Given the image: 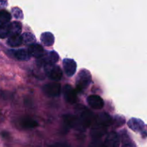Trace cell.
<instances>
[{
    "label": "cell",
    "instance_id": "cell-19",
    "mask_svg": "<svg viewBox=\"0 0 147 147\" xmlns=\"http://www.w3.org/2000/svg\"><path fill=\"white\" fill-rule=\"evenodd\" d=\"M144 123L141 120L136 119H132L129 121V126L134 131H139L144 127Z\"/></svg>",
    "mask_w": 147,
    "mask_h": 147
},
{
    "label": "cell",
    "instance_id": "cell-6",
    "mask_svg": "<svg viewBox=\"0 0 147 147\" xmlns=\"http://www.w3.org/2000/svg\"><path fill=\"white\" fill-rule=\"evenodd\" d=\"M59 60V55L56 52L51 51L45 53L40 58H39V64L41 65L55 64Z\"/></svg>",
    "mask_w": 147,
    "mask_h": 147
},
{
    "label": "cell",
    "instance_id": "cell-14",
    "mask_svg": "<svg viewBox=\"0 0 147 147\" xmlns=\"http://www.w3.org/2000/svg\"><path fill=\"white\" fill-rule=\"evenodd\" d=\"M106 134V127L98 126V125H93V128L90 131V135L95 140H99Z\"/></svg>",
    "mask_w": 147,
    "mask_h": 147
},
{
    "label": "cell",
    "instance_id": "cell-2",
    "mask_svg": "<svg viewBox=\"0 0 147 147\" xmlns=\"http://www.w3.org/2000/svg\"><path fill=\"white\" fill-rule=\"evenodd\" d=\"M91 82V75L88 70L83 69L78 73L76 78V86L80 90L86 88Z\"/></svg>",
    "mask_w": 147,
    "mask_h": 147
},
{
    "label": "cell",
    "instance_id": "cell-1",
    "mask_svg": "<svg viewBox=\"0 0 147 147\" xmlns=\"http://www.w3.org/2000/svg\"><path fill=\"white\" fill-rule=\"evenodd\" d=\"M76 111L77 113V116L86 128L89 127L93 123L95 119L93 113L87 108L80 105L76 106Z\"/></svg>",
    "mask_w": 147,
    "mask_h": 147
},
{
    "label": "cell",
    "instance_id": "cell-3",
    "mask_svg": "<svg viewBox=\"0 0 147 147\" xmlns=\"http://www.w3.org/2000/svg\"><path fill=\"white\" fill-rule=\"evenodd\" d=\"M65 123L67 126L77 131H84L86 129V126L83 124L81 121L79 119L77 116H73V115H65L63 117Z\"/></svg>",
    "mask_w": 147,
    "mask_h": 147
},
{
    "label": "cell",
    "instance_id": "cell-5",
    "mask_svg": "<svg viewBox=\"0 0 147 147\" xmlns=\"http://www.w3.org/2000/svg\"><path fill=\"white\" fill-rule=\"evenodd\" d=\"M61 86L56 81L47 83L43 87V92L49 97H58L61 94Z\"/></svg>",
    "mask_w": 147,
    "mask_h": 147
},
{
    "label": "cell",
    "instance_id": "cell-8",
    "mask_svg": "<svg viewBox=\"0 0 147 147\" xmlns=\"http://www.w3.org/2000/svg\"><path fill=\"white\" fill-rule=\"evenodd\" d=\"M63 65L65 73L67 76L71 77L76 73V70H77V64L74 60L67 58L64 59Z\"/></svg>",
    "mask_w": 147,
    "mask_h": 147
},
{
    "label": "cell",
    "instance_id": "cell-23",
    "mask_svg": "<svg viewBox=\"0 0 147 147\" xmlns=\"http://www.w3.org/2000/svg\"><path fill=\"white\" fill-rule=\"evenodd\" d=\"M7 0H0V8L6 7V6H7Z\"/></svg>",
    "mask_w": 147,
    "mask_h": 147
},
{
    "label": "cell",
    "instance_id": "cell-24",
    "mask_svg": "<svg viewBox=\"0 0 147 147\" xmlns=\"http://www.w3.org/2000/svg\"><path fill=\"white\" fill-rule=\"evenodd\" d=\"M4 120V115L1 111H0V123H2Z\"/></svg>",
    "mask_w": 147,
    "mask_h": 147
},
{
    "label": "cell",
    "instance_id": "cell-18",
    "mask_svg": "<svg viewBox=\"0 0 147 147\" xmlns=\"http://www.w3.org/2000/svg\"><path fill=\"white\" fill-rule=\"evenodd\" d=\"M11 35L10 23H4L0 24V38L4 39Z\"/></svg>",
    "mask_w": 147,
    "mask_h": 147
},
{
    "label": "cell",
    "instance_id": "cell-9",
    "mask_svg": "<svg viewBox=\"0 0 147 147\" xmlns=\"http://www.w3.org/2000/svg\"><path fill=\"white\" fill-rule=\"evenodd\" d=\"M94 124L98 125V126L107 127L111 123V118L106 113H101L97 115L96 119H94L93 121Z\"/></svg>",
    "mask_w": 147,
    "mask_h": 147
},
{
    "label": "cell",
    "instance_id": "cell-15",
    "mask_svg": "<svg viewBox=\"0 0 147 147\" xmlns=\"http://www.w3.org/2000/svg\"><path fill=\"white\" fill-rule=\"evenodd\" d=\"M23 42V37L22 35L20 34H11L7 40V44L10 47H16L21 45Z\"/></svg>",
    "mask_w": 147,
    "mask_h": 147
},
{
    "label": "cell",
    "instance_id": "cell-10",
    "mask_svg": "<svg viewBox=\"0 0 147 147\" xmlns=\"http://www.w3.org/2000/svg\"><path fill=\"white\" fill-rule=\"evenodd\" d=\"M19 124L22 129H31L37 127L38 126V123L30 116H23L21 118L19 122Z\"/></svg>",
    "mask_w": 147,
    "mask_h": 147
},
{
    "label": "cell",
    "instance_id": "cell-16",
    "mask_svg": "<svg viewBox=\"0 0 147 147\" xmlns=\"http://www.w3.org/2000/svg\"><path fill=\"white\" fill-rule=\"evenodd\" d=\"M42 43L45 46H51L54 44L55 42V37L51 32H46L42 34L41 37H40Z\"/></svg>",
    "mask_w": 147,
    "mask_h": 147
},
{
    "label": "cell",
    "instance_id": "cell-7",
    "mask_svg": "<svg viewBox=\"0 0 147 147\" xmlns=\"http://www.w3.org/2000/svg\"><path fill=\"white\" fill-rule=\"evenodd\" d=\"M63 93L67 103L73 104L77 100V93L76 90L70 85H65L63 88Z\"/></svg>",
    "mask_w": 147,
    "mask_h": 147
},
{
    "label": "cell",
    "instance_id": "cell-21",
    "mask_svg": "<svg viewBox=\"0 0 147 147\" xmlns=\"http://www.w3.org/2000/svg\"><path fill=\"white\" fill-rule=\"evenodd\" d=\"M11 26V35L14 34H20L22 31V24L19 22H13L10 23Z\"/></svg>",
    "mask_w": 147,
    "mask_h": 147
},
{
    "label": "cell",
    "instance_id": "cell-22",
    "mask_svg": "<svg viewBox=\"0 0 147 147\" xmlns=\"http://www.w3.org/2000/svg\"><path fill=\"white\" fill-rule=\"evenodd\" d=\"M23 37V42L25 43H32L33 41L35 40L33 34H32L30 32H26L22 34Z\"/></svg>",
    "mask_w": 147,
    "mask_h": 147
},
{
    "label": "cell",
    "instance_id": "cell-11",
    "mask_svg": "<svg viewBox=\"0 0 147 147\" xmlns=\"http://www.w3.org/2000/svg\"><path fill=\"white\" fill-rule=\"evenodd\" d=\"M87 100L89 106L93 109H101L104 106V101H103V98L99 96L92 95V96H88Z\"/></svg>",
    "mask_w": 147,
    "mask_h": 147
},
{
    "label": "cell",
    "instance_id": "cell-20",
    "mask_svg": "<svg viewBox=\"0 0 147 147\" xmlns=\"http://www.w3.org/2000/svg\"><path fill=\"white\" fill-rule=\"evenodd\" d=\"M11 19V16L9 11L6 10H0V24L8 23Z\"/></svg>",
    "mask_w": 147,
    "mask_h": 147
},
{
    "label": "cell",
    "instance_id": "cell-4",
    "mask_svg": "<svg viewBox=\"0 0 147 147\" xmlns=\"http://www.w3.org/2000/svg\"><path fill=\"white\" fill-rule=\"evenodd\" d=\"M45 70L47 77L54 81H58L62 78L63 73L58 65H55V64L47 65L45 66Z\"/></svg>",
    "mask_w": 147,
    "mask_h": 147
},
{
    "label": "cell",
    "instance_id": "cell-17",
    "mask_svg": "<svg viewBox=\"0 0 147 147\" xmlns=\"http://www.w3.org/2000/svg\"><path fill=\"white\" fill-rule=\"evenodd\" d=\"M14 55L17 60H28L30 57V54L28 50L26 49H19L14 52Z\"/></svg>",
    "mask_w": 147,
    "mask_h": 147
},
{
    "label": "cell",
    "instance_id": "cell-13",
    "mask_svg": "<svg viewBox=\"0 0 147 147\" xmlns=\"http://www.w3.org/2000/svg\"><path fill=\"white\" fill-rule=\"evenodd\" d=\"M119 144H120V139L117 134L113 131L108 134L105 139V146L112 147L119 146Z\"/></svg>",
    "mask_w": 147,
    "mask_h": 147
},
{
    "label": "cell",
    "instance_id": "cell-12",
    "mask_svg": "<svg viewBox=\"0 0 147 147\" xmlns=\"http://www.w3.org/2000/svg\"><path fill=\"white\" fill-rule=\"evenodd\" d=\"M28 51L30 53V56H33V57L37 59L40 58L45 53L42 46L37 44V43H34V44L32 43V44L30 45L29 46Z\"/></svg>",
    "mask_w": 147,
    "mask_h": 147
}]
</instances>
